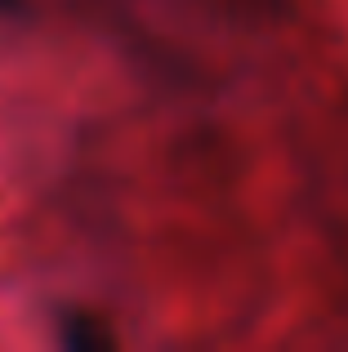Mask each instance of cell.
I'll return each mask as SVG.
<instances>
[{
	"instance_id": "2",
	"label": "cell",
	"mask_w": 348,
	"mask_h": 352,
	"mask_svg": "<svg viewBox=\"0 0 348 352\" xmlns=\"http://www.w3.org/2000/svg\"><path fill=\"white\" fill-rule=\"evenodd\" d=\"M18 14H27V0H0V23H5V18H18Z\"/></svg>"
},
{
	"instance_id": "1",
	"label": "cell",
	"mask_w": 348,
	"mask_h": 352,
	"mask_svg": "<svg viewBox=\"0 0 348 352\" xmlns=\"http://www.w3.org/2000/svg\"><path fill=\"white\" fill-rule=\"evenodd\" d=\"M58 339H63L67 348H89V352L116 344L112 330H107V321H103V317H89V312H72V317H63Z\"/></svg>"
}]
</instances>
